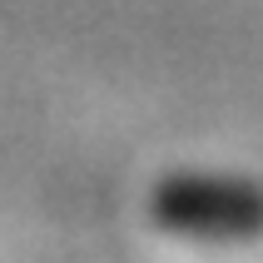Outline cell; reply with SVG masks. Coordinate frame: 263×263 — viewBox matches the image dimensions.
Here are the masks:
<instances>
[{"label": "cell", "mask_w": 263, "mask_h": 263, "mask_svg": "<svg viewBox=\"0 0 263 263\" xmlns=\"http://www.w3.org/2000/svg\"><path fill=\"white\" fill-rule=\"evenodd\" d=\"M154 219L189 238H253L263 234V194L223 179H169L154 194Z\"/></svg>", "instance_id": "1"}]
</instances>
